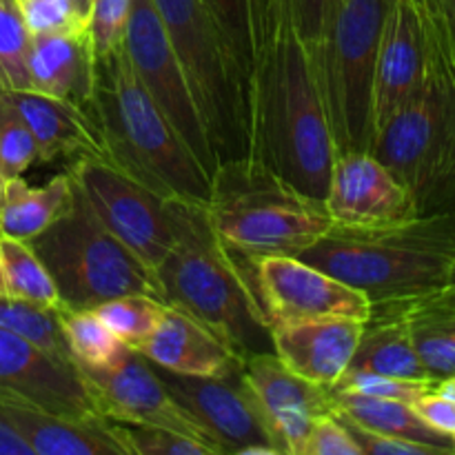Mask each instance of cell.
<instances>
[{
	"label": "cell",
	"mask_w": 455,
	"mask_h": 455,
	"mask_svg": "<svg viewBox=\"0 0 455 455\" xmlns=\"http://www.w3.org/2000/svg\"><path fill=\"white\" fill-rule=\"evenodd\" d=\"M427 38L418 0H391L373 74V138L418 92L425 78ZM373 145V142H371Z\"/></svg>",
	"instance_id": "obj_18"
},
{
	"label": "cell",
	"mask_w": 455,
	"mask_h": 455,
	"mask_svg": "<svg viewBox=\"0 0 455 455\" xmlns=\"http://www.w3.org/2000/svg\"><path fill=\"white\" fill-rule=\"evenodd\" d=\"M69 173L98 220L149 269H158L176 243L172 200L105 156L76 158Z\"/></svg>",
	"instance_id": "obj_10"
},
{
	"label": "cell",
	"mask_w": 455,
	"mask_h": 455,
	"mask_svg": "<svg viewBox=\"0 0 455 455\" xmlns=\"http://www.w3.org/2000/svg\"><path fill=\"white\" fill-rule=\"evenodd\" d=\"M251 275L271 327L315 318L367 323L371 315V300L363 291L296 256L256 258Z\"/></svg>",
	"instance_id": "obj_14"
},
{
	"label": "cell",
	"mask_w": 455,
	"mask_h": 455,
	"mask_svg": "<svg viewBox=\"0 0 455 455\" xmlns=\"http://www.w3.org/2000/svg\"><path fill=\"white\" fill-rule=\"evenodd\" d=\"M29 38L16 0H0V89L4 92L29 89Z\"/></svg>",
	"instance_id": "obj_33"
},
{
	"label": "cell",
	"mask_w": 455,
	"mask_h": 455,
	"mask_svg": "<svg viewBox=\"0 0 455 455\" xmlns=\"http://www.w3.org/2000/svg\"><path fill=\"white\" fill-rule=\"evenodd\" d=\"M138 354L180 376L220 378L238 371L243 364L216 333L173 307H167L160 324Z\"/></svg>",
	"instance_id": "obj_21"
},
{
	"label": "cell",
	"mask_w": 455,
	"mask_h": 455,
	"mask_svg": "<svg viewBox=\"0 0 455 455\" xmlns=\"http://www.w3.org/2000/svg\"><path fill=\"white\" fill-rule=\"evenodd\" d=\"M453 453H455V434H453Z\"/></svg>",
	"instance_id": "obj_50"
},
{
	"label": "cell",
	"mask_w": 455,
	"mask_h": 455,
	"mask_svg": "<svg viewBox=\"0 0 455 455\" xmlns=\"http://www.w3.org/2000/svg\"><path fill=\"white\" fill-rule=\"evenodd\" d=\"M58 318L67 351L80 367L102 369L127 349L93 309H58Z\"/></svg>",
	"instance_id": "obj_29"
},
{
	"label": "cell",
	"mask_w": 455,
	"mask_h": 455,
	"mask_svg": "<svg viewBox=\"0 0 455 455\" xmlns=\"http://www.w3.org/2000/svg\"><path fill=\"white\" fill-rule=\"evenodd\" d=\"M347 371L431 380L413 347L407 315L394 305H371V315L364 323L358 349Z\"/></svg>",
	"instance_id": "obj_24"
},
{
	"label": "cell",
	"mask_w": 455,
	"mask_h": 455,
	"mask_svg": "<svg viewBox=\"0 0 455 455\" xmlns=\"http://www.w3.org/2000/svg\"><path fill=\"white\" fill-rule=\"evenodd\" d=\"M438 298H440V300L449 302V305H455V262H453V267H451V274H449L447 287H444L443 291L438 293Z\"/></svg>",
	"instance_id": "obj_44"
},
{
	"label": "cell",
	"mask_w": 455,
	"mask_h": 455,
	"mask_svg": "<svg viewBox=\"0 0 455 455\" xmlns=\"http://www.w3.org/2000/svg\"><path fill=\"white\" fill-rule=\"evenodd\" d=\"M240 376L274 438L275 449L287 455H305L315 418L331 411L329 389L293 373L274 351L244 358Z\"/></svg>",
	"instance_id": "obj_17"
},
{
	"label": "cell",
	"mask_w": 455,
	"mask_h": 455,
	"mask_svg": "<svg viewBox=\"0 0 455 455\" xmlns=\"http://www.w3.org/2000/svg\"><path fill=\"white\" fill-rule=\"evenodd\" d=\"M305 455H360L358 444L336 413L315 418L305 444Z\"/></svg>",
	"instance_id": "obj_39"
},
{
	"label": "cell",
	"mask_w": 455,
	"mask_h": 455,
	"mask_svg": "<svg viewBox=\"0 0 455 455\" xmlns=\"http://www.w3.org/2000/svg\"><path fill=\"white\" fill-rule=\"evenodd\" d=\"M338 420L347 427L349 435L355 440V444H358L360 449V455H438L434 449L425 447V444L391 438V435H385V434H376V431L364 429V427L355 425V422L347 420V418L342 416H338Z\"/></svg>",
	"instance_id": "obj_40"
},
{
	"label": "cell",
	"mask_w": 455,
	"mask_h": 455,
	"mask_svg": "<svg viewBox=\"0 0 455 455\" xmlns=\"http://www.w3.org/2000/svg\"><path fill=\"white\" fill-rule=\"evenodd\" d=\"M427 65L418 92L376 133V156L416 200L418 216L455 213V22L438 0H418Z\"/></svg>",
	"instance_id": "obj_2"
},
{
	"label": "cell",
	"mask_w": 455,
	"mask_h": 455,
	"mask_svg": "<svg viewBox=\"0 0 455 455\" xmlns=\"http://www.w3.org/2000/svg\"><path fill=\"white\" fill-rule=\"evenodd\" d=\"M413 409H416L418 416H420L431 429L447 435L455 434V403L449 400L447 395L440 394V391H435V387L431 391H427L422 398H418L416 403H413Z\"/></svg>",
	"instance_id": "obj_41"
},
{
	"label": "cell",
	"mask_w": 455,
	"mask_h": 455,
	"mask_svg": "<svg viewBox=\"0 0 455 455\" xmlns=\"http://www.w3.org/2000/svg\"><path fill=\"white\" fill-rule=\"evenodd\" d=\"M0 329L25 338L31 345L58 355V358L74 360L67 351L65 336H62L58 309L36 305L22 298L0 293Z\"/></svg>",
	"instance_id": "obj_30"
},
{
	"label": "cell",
	"mask_w": 455,
	"mask_h": 455,
	"mask_svg": "<svg viewBox=\"0 0 455 455\" xmlns=\"http://www.w3.org/2000/svg\"><path fill=\"white\" fill-rule=\"evenodd\" d=\"M132 0H92L87 29L96 56L116 52L124 44Z\"/></svg>",
	"instance_id": "obj_37"
},
{
	"label": "cell",
	"mask_w": 455,
	"mask_h": 455,
	"mask_svg": "<svg viewBox=\"0 0 455 455\" xmlns=\"http://www.w3.org/2000/svg\"><path fill=\"white\" fill-rule=\"evenodd\" d=\"M440 7L444 9V13H447L449 18L455 22V0H438Z\"/></svg>",
	"instance_id": "obj_47"
},
{
	"label": "cell",
	"mask_w": 455,
	"mask_h": 455,
	"mask_svg": "<svg viewBox=\"0 0 455 455\" xmlns=\"http://www.w3.org/2000/svg\"><path fill=\"white\" fill-rule=\"evenodd\" d=\"M296 258L358 289L371 305L435 296L455 262V213L420 216L382 229L333 225Z\"/></svg>",
	"instance_id": "obj_5"
},
{
	"label": "cell",
	"mask_w": 455,
	"mask_h": 455,
	"mask_svg": "<svg viewBox=\"0 0 455 455\" xmlns=\"http://www.w3.org/2000/svg\"><path fill=\"white\" fill-rule=\"evenodd\" d=\"M189 84L209 145L222 163L243 158V98L234 67L200 0H154Z\"/></svg>",
	"instance_id": "obj_9"
},
{
	"label": "cell",
	"mask_w": 455,
	"mask_h": 455,
	"mask_svg": "<svg viewBox=\"0 0 455 455\" xmlns=\"http://www.w3.org/2000/svg\"><path fill=\"white\" fill-rule=\"evenodd\" d=\"M391 0H331L320 40V76L336 156L371 151L378 47Z\"/></svg>",
	"instance_id": "obj_8"
},
{
	"label": "cell",
	"mask_w": 455,
	"mask_h": 455,
	"mask_svg": "<svg viewBox=\"0 0 455 455\" xmlns=\"http://www.w3.org/2000/svg\"><path fill=\"white\" fill-rule=\"evenodd\" d=\"M111 429L127 455H218L198 440L160 427L111 422Z\"/></svg>",
	"instance_id": "obj_34"
},
{
	"label": "cell",
	"mask_w": 455,
	"mask_h": 455,
	"mask_svg": "<svg viewBox=\"0 0 455 455\" xmlns=\"http://www.w3.org/2000/svg\"><path fill=\"white\" fill-rule=\"evenodd\" d=\"M124 52H127L142 87L154 98L164 118L172 123L182 142L203 164L204 172L213 176V172L218 169V160L209 145L207 132H204L203 120L194 105L189 84H187L180 62L173 53L154 0H132L127 34H124Z\"/></svg>",
	"instance_id": "obj_11"
},
{
	"label": "cell",
	"mask_w": 455,
	"mask_h": 455,
	"mask_svg": "<svg viewBox=\"0 0 455 455\" xmlns=\"http://www.w3.org/2000/svg\"><path fill=\"white\" fill-rule=\"evenodd\" d=\"M435 391H440V394L455 403V378H444V380L435 382Z\"/></svg>",
	"instance_id": "obj_45"
},
{
	"label": "cell",
	"mask_w": 455,
	"mask_h": 455,
	"mask_svg": "<svg viewBox=\"0 0 455 455\" xmlns=\"http://www.w3.org/2000/svg\"><path fill=\"white\" fill-rule=\"evenodd\" d=\"M154 369L169 394L207 429L222 453L243 455L249 447L275 449L274 438L243 382L240 369L220 378L180 376L158 364H154Z\"/></svg>",
	"instance_id": "obj_16"
},
{
	"label": "cell",
	"mask_w": 455,
	"mask_h": 455,
	"mask_svg": "<svg viewBox=\"0 0 455 455\" xmlns=\"http://www.w3.org/2000/svg\"><path fill=\"white\" fill-rule=\"evenodd\" d=\"M249 76L243 163L324 203L336 147L320 58L300 36L293 0H247Z\"/></svg>",
	"instance_id": "obj_1"
},
{
	"label": "cell",
	"mask_w": 455,
	"mask_h": 455,
	"mask_svg": "<svg viewBox=\"0 0 455 455\" xmlns=\"http://www.w3.org/2000/svg\"><path fill=\"white\" fill-rule=\"evenodd\" d=\"M329 403H331L333 413L364 427V429L391 435V438L425 444L438 455L453 453V435L431 429L418 416L413 404L373 398V395H363L345 389H329Z\"/></svg>",
	"instance_id": "obj_25"
},
{
	"label": "cell",
	"mask_w": 455,
	"mask_h": 455,
	"mask_svg": "<svg viewBox=\"0 0 455 455\" xmlns=\"http://www.w3.org/2000/svg\"><path fill=\"white\" fill-rule=\"evenodd\" d=\"M407 315L413 347L434 382L455 378V305L438 293L422 300L394 302Z\"/></svg>",
	"instance_id": "obj_27"
},
{
	"label": "cell",
	"mask_w": 455,
	"mask_h": 455,
	"mask_svg": "<svg viewBox=\"0 0 455 455\" xmlns=\"http://www.w3.org/2000/svg\"><path fill=\"white\" fill-rule=\"evenodd\" d=\"M29 244L56 283L62 309H96L129 293L163 300L156 271L98 220L76 182L71 207Z\"/></svg>",
	"instance_id": "obj_7"
},
{
	"label": "cell",
	"mask_w": 455,
	"mask_h": 455,
	"mask_svg": "<svg viewBox=\"0 0 455 455\" xmlns=\"http://www.w3.org/2000/svg\"><path fill=\"white\" fill-rule=\"evenodd\" d=\"M0 455H34L29 444L0 418Z\"/></svg>",
	"instance_id": "obj_43"
},
{
	"label": "cell",
	"mask_w": 455,
	"mask_h": 455,
	"mask_svg": "<svg viewBox=\"0 0 455 455\" xmlns=\"http://www.w3.org/2000/svg\"><path fill=\"white\" fill-rule=\"evenodd\" d=\"M0 260L7 296L22 298L49 309H62L56 283L29 243L0 235Z\"/></svg>",
	"instance_id": "obj_28"
},
{
	"label": "cell",
	"mask_w": 455,
	"mask_h": 455,
	"mask_svg": "<svg viewBox=\"0 0 455 455\" xmlns=\"http://www.w3.org/2000/svg\"><path fill=\"white\" fill-rule=\"evenodd\" d=\"M0 293H4V274H3V260H0Z\"/></svg>",
	"instance_id": "obj_48"
},
{
	"label": "cell",
	"mask_w": 455,
	"mask_h": 455,
	"mask_svg": "<svg viewBox=\"0 0 455 455\" xmlns=\"http://www.w3.org/2000/svg\"><path fill=\"white\" fill-rule=\"evenodd\" d=\"M204 9L212 16L220 36L225 52L234 67L235 80L243 98V116H244V89H247L249 76V12L247 0H200Z\"/></svg>",
	"instance_id": "obj_32"
},
{
	"label": "cell",
	"mask_w": 455,
	"mask_h": 455,
	"mask_svg": "<svg viewBox=\"0 0 455 455\" xmlns=\"http://www.w3.org/2000/svg\"><path fill=\"white\" fill-rule=\"evenodd\" d=\"M102 156L163 198L207 204L212 176L182 142L133 71L124 44L96 56V84L87 107Z\"/></svg>",
	"instance_id": "obj_4"
},
{
	"label": "cell",
	"mask_w": 455,
	"mask_h": 455,
	"mask_svg": "<svg viewBox=\"0 0 455 455\" xmlns=\"http://www.w3.org/2000/svg\"><path fill=\"white\" fill-rule=\"evenodd\" d=\"M172 209L176 243L156 269L164 305L198 320L240 360L274 351L251 260L218 240L204 204L172 200Z\"/></svg>",
	"instance_id": "obj_3"
},
{
	"label": "cell",
	"mask_w": 455,
	"mask_h": 455,
	"mask_svg": "<svg viewBox=\"0 0 455 455\" xmlns=\"http://www.w3.org/2000/svg\"><path fill=\"white\" fill-rule=\"evenodd\" d=\"M293 4H296V20L300 36L318 53L331 0H293Z\"/></svg>",
	"instance_id": "obj_42"
},
{
	"label": "cell",
	"mask_w": 455,
	"mask_h": 455,
	"mask_svg": "<svg viewBox=\"0 0 455 455\" xmlns=\"http://www.w3.org/2000/svg\"><path fill=\"white\" fill-rule=\"evenodd\" d=\"M27 71L29 89L87 111L96 84V52L87 27L31 36Z\"/></svg>",
	"instance_id": "obj_20"
},
{
	"label": "cell",
	"mask_w": 455,
	"mask_h": 455,
	"mask_svg": "<svg viewBox=\"0 0 455 455\" xmlns=\"http://www.w3.org/2000/svg\"><path fill=\"white\" fill-rule=\"evenodd\" d=\"M0 403L69 420H105L80 364L0 329Z\"/></svg>",
	"instance_id": "obj_12"
},
{
	"label": "cell",
	"mask_w": 455,
	"mask_h": 455,
	"mask_svg": "<svg viewBox=\"0 0 455 455\" xmlns=\"http://www.w3.org/2000/svg\"><path fill=\"white\" fill-rule=\"evenodd\" d=\"M435 387L434 380H407V378L382 376V373L369 371H347L336 387L331 389L355 391L363 395H373V398L398 400V403L413 404L418 398Z\"/></svg>",
	"instance_id": "obj_36"
},
{
	"label": "cell",
	"mask_w": 455,
	"mask_h": 455,
	"mask_svg": "<svg viewBox=\"0 0 455 455\" xmlns=\"http://www.w3.org/2000/svg\"><path fill=\"white\" fill-rule=\"evenodd\" d=\"M38 160V147L20 111L0 89V173L4 180L22 176Z\"/></svg>",
	"instance_id": "obj_35"
},
{
	"label": "cell",
	"mask_w": 455,
	"mask_h": 455,
	"mask_svg": "<svg viewBox=\"0 0 455 455\" xmlns=\"http://www.w3.org/2000/svg\"><path fill=\"white\" fill-rule=\"evenodd\" d=\"M324 207L333 225L351 229H382L420 218L411 191L369 151L336 156Z\"/></svg>",
	"instance_id": "obj_15"
},
{
	"label": "cell",
	"mask_w": 455,
	"mask_h": 455,
	"mask_svg": "<svg viewBox=\"0 0 455 455\" xmlns=\"http://www.w3.org/2000/svg\"><path fill=\"white\" fill-rule=\"evenodd\" d=\"M3 187H4V178L3 173H0V196H3Z\"/></svg>",
	"instance_id": "obj_49"
},
{
	"label": "cell",
	"mask_w": 455,
	"mask_h": 455,
	"mask_svg": "<svg viewBox=\"0 0 455 455\" xmlns=\"http://www.w3.org/2000/svg\"><path fill=\"white\" fill-rule=\"evenodd\" d=\"M16 4L29 36L87 27L71 0H16Z\"/></svg>",
	"instance_id": "obj_38"
},
{
	"label": "cell",
	"mask_w": 455,
	"mask_h": 455,
	"mask_svg": "<svg viewBox=\"0 0 455 455\" xmlns=\"http://www.w3.org/2000/svg\"><path fill=\"white\" fill-rule=\"evenodd\" d=\"M71 4H74V9L78 12V16L87 22L89 12H92V0H71Z\"/></svg>",
	"instance_id": "obj_46"
},
{
	"label": "cell",
	"mask_w": 455,
	"mask_h": 455,
	"mask_svg": "<svg viewBox=\"0 0 455 455\" xmlns=\"http://www.w3.org/2000/svg\"><path fill=\"white\" fill-rule=\"evenodd\" d=\"M71 200L74 178L69 172L58 173L43 187H31L22 176L4 180L0 196V235L29 243L71 207Z\"/></svg>",
	"instance_id": "obj_26"
},
{
	"label": "cell",
	"mask_w": 455,
	"mask_h": 455,
	"mask_svg": "<svg viewBox=\"0 0 455 455\" xmlns=\"http://www.w3.org/2000/svg\"><path fill=\"white\" fill-rule=\"evenodd\" d=\"M93 311L124 347L138 351L156 331L167 311V305L158 298L129 293V296L102 302Z\"/></svg>",
	"instance_id": "obj_31"
},
{
	"label": "cell",
	"mask_w": 455,
	"mask_h": 455,
	"mask_svg": "<svg viewBox=\"0 0 455 455\" xmlns=\"http://www.w3.org/2000/svg\"><path fill=\"white\" fill-rule=\"evenodd\" d=\"M83 369L87 385L96 398L98 411L105 420L149 425L194 438L225 455L203 425L169 394L156 373L154 364L142 354L124 349L111 364L102 369Z\"/></svg>",
	"instance_id": "obj_13"
},
{
	"label": "cell",
	"mask_w": 455,
	"mask_h": 455,
	"mask_svg": "<svg viewBox=\"0 0 455 455\" xmlns=\"http://www.w3.org/2000/svg\"><path fill=\"white\" fill-rule=\"evenodd\" d=\"M4 93L29 127L38 147L40 163L102 156L100 133L84 109L34 89H16Z\"/></svg>",
	"instance_id": "obj_22"
},
{
	"label": "cell",
	"mask_w": 455,
	"mask_h": 455,
	"mask_svg": "<svg viewBox=\"0 0 455 455\" xmlns=\"http://www.w3.org/2000/svg\"><path fill=\"white\" fill-rule=\"evenodd\" d=\"M0 418L34 455H127L109 420H69L9 403H0Z\"/></svg>",
	"instance_id": "obj_23"
},
{
	"label": "cell",
	"mask_w": 455,
	"mask_h": 455,
	"mask_svg": "<svg viewBox=\"0 0 455 455\" xmlns=\"http://www.w3.org/2000/svg\"><path fill=\"white\" fill-rule=\"evenodd\" d=\"M364 323L354 318H315L274 324V354L305 380L331 389L349 369Z\"/></svg>",
	"instance_id": "obj_19"
},
{
	"label": "cell",
	"mask_w": 455,
	"mask_h": 455,
	"mask_svg": "<svg viewBox=\"0 0 455 455\" xmlns=\"http://www.w3.org/2000/svg\"><path fill=\"white\" fill-rule=\"evenodd\" d=\"M204 213L218 240L251 260L298 256L333 227L324 203L243 160L213 172Z\"/></svg>",
	"instance_id": "obj_6"
}]
</instances>
